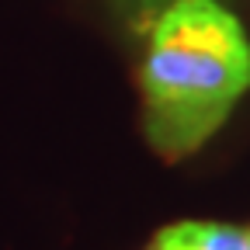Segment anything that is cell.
<instances>
[{
    "instance_id": "cell-3",
    "label": "cell",
    "mask_w": 250,
    "mask_h": 250,
    "mask_svg": "<svg viewBox=\"0 0 250 250\" xmlns=\"http://www.w3.org/2000/svg\"><path fill=\"white\" fill-rule=\"evenodd\" d=\"M125 4H132V7H143V11H153V7H164L167 0H125Z\"/></svg>"
},
{
    "instance_id": "cell-2",
    "label": "cell",
    "mask_w": 250,
    "mask_h": 250,
    "mask_svg": "<svg viewBox=\"0 0 250 250\" xmlns=\"http://www.w3.org/2000/svg\"><path fill=\"white\" fill-rule=\"evenodd\" d=\"M149 250H250V229L184 219V223H174L156 233Z\"/></svg>"
},
{
    "instance_id": "cell-1",
    "label": "cell",
    "mask_w": 250,
    "mask_h": 250,
    "mask_svg": "<svg viewBox=\"0 0 250 250\" xmlns=\"http://www.w3.org/2000/svg\"><path fill=\"white\" fill-rule=\"evenodd\" d=\"M250 87V39L215 0H167L139 66L143 132L164 160L202 149Z\"/></svg>"
}]
</instances>
